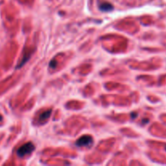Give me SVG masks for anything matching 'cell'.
<instances>
[{
	"label": "cell",
	"mask_w": 166,
	"mask_h": 166,
	"mask_svg": "<svg viewBox=\"0 0 166 166\" xmlns=\"http://www.w3.org/2000/svg\"><path fill=\"white\" fill-rule=\"evenodd\" d=\"M93 144V139L90 135H83L76 141L78 147H90Z\"/></svg>",
	"instance_id": "2"
},
{
	"label": "cell",
	"mask_w": 166,
	"mask_h": 166,
	"mask_svg": "<svg viewBox=\"0 0 166 166\" xmlns=\"http://www.w3.org/2000/svg\"><path fill=\"white\" fill-rule=\"evenodd\" d=\"M100 9L103 12H110L113 9V6L110 3H103L100 5Z\"/></svg>",
	"instance_id": "5"
},
{
	"label": "cell",
	"mask_w": 166,
	"mask_h": 166,
	"mask_svg": "<svg viewBox=\"0 0 166 166\" xmlns=\"http://www.w3.org/2000/svg\"><path fill=\"white\" fill-rule=\"evenodd\" d=\"M51 112H52V110H45V112H43V113H41V114L39 115L38 121L40 122H41V123L45 122V121L50 118V115H51Z\"/></svg>",
	"instance_id": "4"
},
{
	"label": "cell",
	"mask_w": 166,
	"mask_h": 166,
	"mask_svg": "<svg viewBox=\"0 0 166 166\" xmlns=\"http://www.w3.org/2000/svg\"><path fill=\"white\" fill-rule=\"evenodd\" d=\"M56 65H57V63L55 62V60L54 59H53L51 62H50V66L52 67V68H54L55 66H56Z\"/></svg>",
	"instance_id": "6"
},
{
	"label": "cell",
	"mask_w": 166,
	"mask_h": 166,
	"mask_svg": "<svg viewBox=\"0 0 166 166\" xmlns=\"http://www.w3.org/2000/svg\"><path fill=\"white\" fill-rule=\"evenodd\" d=\"M136 117H137V113H132V118H136Z\"/></svg>",
	"instance_id": "7"
},
{
	"label": "cell",
	"mask_w": 166,
	"mask_h": 166,
	"mask_svg": "<svg viewBox=\"0 0 166 166\" xmlns=\"http://www.w3.org/2000/svg\"><path fill=\"white\" fill-rule=\"evenodd\" d=\"M31 55H32V52L31 50H25V55L23 56V58L22 60H21V62H20V63H19V65L17 66V67L16 68H20L21 66H24V64H25L26 63V62L28 61L30 58H31Z\"/></svg>",
	"instance_id": "3"
},
{
	"label": "cell",
	"mask_w": 166,
	"mask_h": 166,
	"mask_svg": "<svg viewBox=\"0 0 166 166\" xmlns=\"http://www.w3.org/2000/svg\"><path fill=\"white\" fill-rule=\"evenodd\" d=\"M34 150V144H32V142H28V143H26L25 144L22 145V146L17 150V155H18L19 157H25V156H26V155L32 153Z\"/></svg>",
	"instance_id": "1"
}]
</instances>
